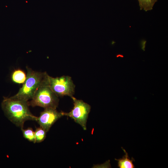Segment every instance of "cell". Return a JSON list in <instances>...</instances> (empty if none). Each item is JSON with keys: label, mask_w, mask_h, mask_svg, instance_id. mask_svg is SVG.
<instances>
[{"label": "cell", "mask_w": 168, "mask_h": 168, "mask_svg": "<svg viewBox=\"0 0 168 168\" xmlns=\"http://www.w3.org/2000/svg\"><path fill=\"white\" fill-rule=\"evenodd\" d=\"M26 78V74L24 71L20 69L15 70L12 72L11 78L12 81L17 84H23Z\"/></svg>", "instance_id": "cell-8"}, {"label": "cell", "mask_w": 168, "mask_h": 168, "mask_svg": "<svg viewBox=\"0 0 168 168\" xmlns=\"http://www.w3.org/2000/svg\"><path fill=\"white\" fill-rule=\"evenodd\" d=\"M24 137L29 141L36 143L35 132L31 128L27 129L21 128Z\"/></svg>", "instance_id": "cell-10"}, {"label": "cell", "mask_w": 168, "mask_h": 168, "mask_svg": "<svg viewBox=\"0 0 168 168\" xmlns=\"http://www.w3.org/2000/svg\"><path fill=\"white\" fill-rule=\"evenodd\" d=\"M48 86L58 96H67L71 97L74 94L75 86L71 77L69 76L53 77L49 76Z\"/></svg>", "instance_id": "cell-4"}, {"label": "cell", "mask_w": 168, "mask_h": 168, "mask_svg": "<svg viewBox=\"0 0 168 168\" xmlns=\"http://www.w3.org/2000/svg\"><path fill=\"white\" fill-rule=\"evenodd\" d=\"M58 96L48 85L40 87L35 93L31 100L28 101L29 106H39L44 109H56L58 105Z\"/></svg>", "instance_id": "cell-3"}, {"label": "cell", "mask_w": 168, "mask_h": 168, "mask_svg": "<svg viewBox=\"0 0 168 168\" xmlns=\"http://www.w3.org/2000/svg\"><path fill=\"white\" fill-rule=\"evenodd\" d=\"M1 106L5 114L16 126L23 128L27 120L36 121L37 117L30 112L28 101L10 97H4Z\"/></svg>", "instance_id": "cell-1"}, {"label": "cell", "mask_w": 168, "mask_h": 168, "mask_svg": "<svg viewBox=\"0 0 168 168\" xmlns=\"http://www.w3.org/2000/svg\"><path fill=\"white\" fill-rule=\"evenodd\" d=\"M26 69V79L18 92L11 97L14 99L28 101L31 99L40 87L48 85L49 75L46 72L35 71L27 67Z\"/></svg>", "instance_id": "cell-2"}, {"label": "cell", "mask_w": 168, "mask_h": 168, "mask_svg": "<svg viewBox=\"0 0 168 168\" xmlns=\"http://www.w3.org/2000/svg\"><path fill=\"white\" fill-rule=\"evenodd\" d=\"M122 148L125 153V155L122 158L118 159H115V160L118 161V166L120 168H135L133 163V161H135L134 159L132 158L131 160H130L127 152L122 147Z\"/></svg>", "instance_id": "cell-7"}, {"label": "cell", "mask_w": 168, "mask_h": 168, "mask_svg": "<svg viewBox=\"0 0 168 168\" xmlns=\"http://www.w3.org/2000/svg\"><path fill=\"white\" fill-rule=\"evenodd\" d=\"M35 132L36 142H41L45 138L47 132L41 127L37 128Z\"/></svg>", "instance_id": "cell-11"}, {"label": "cell", "mask_w": 168, "mask_h": 168, "mask_svg": "<svg viewBox=\"0 0 168 168\" xmlns=\"http://www.w3.org/2000/svg\"><path fill=\"white\" fill-rule=\"evenodd\" d=\"M140 8L147 12L151 10L157 0H138Z\"/></svg>", "instance_id": "cell-9"}, {"label": "cell", "mask_w": 168, "mask_h": 168, "mask_svg": "<svg viewBox=\"0 0 168 168\" xmlns=\"http://www.w3.org/2000/svg\"><path fill=\"white\" fill-rule=\"evenodd\" d=\"M74 106L72 109L68 113L64 112V116H68L73 119L74 121L86 130V123L91 106L82 100H78L72 96L71 97Z\"/></svg>", "instance_id": "cell-5"}, {"label": "cell", "mask_w": 168, "mask_h": 168, "mask_svg": "<svg viewBox=\"0 0 168 168\" xmlns=\"http://www.w3.org/2000/svg\"><path fill=\"white\" fill-rule=\"evenodd\" d=\"M63 116L64 112H59L56 109L46 108L41 112L39 116L37 117L36 121L40 126L47 132L53 125Z\"/></svg>", "instance_id": "cell-6"}]
</instances>
